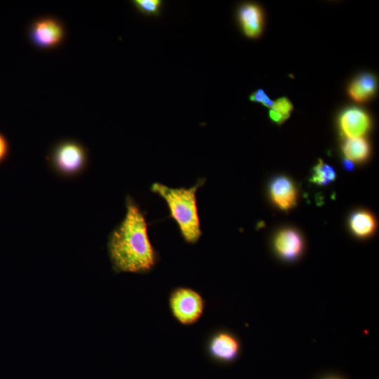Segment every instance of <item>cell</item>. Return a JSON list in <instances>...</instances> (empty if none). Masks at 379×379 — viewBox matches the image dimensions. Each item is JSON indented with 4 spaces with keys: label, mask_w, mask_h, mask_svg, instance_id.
I'll return each instance as SVG.
<instances>
[{
    "label": "cell",
    "mask_w": 379,
    "mask_h": 379,
    "mask_svg": "<svg viewBox=\"0 0 379 379\" xmlns=\"http://www.w3.org/2000/svg\"><path fill=\"white\" fill-rule=\"evenodd\" d=\"M331 379H336V378H331Z\"/></svg>",
    "instance_id": "cell-22"
},
{
    "label": "cell",
    "mask_w": 379,
    "mask_h": 379,
    "mask_svg": "<svg viewBox=\"0 0 379 379\" xmlns=\"http://www.w3.org/2000/svg\"><path fill=\"white\" fill-rule=\"evenodd\" d=\"M343 166L346 171H351L354 168V163L345 158L343 161Z\"/></svg>",
    "instance_id": "cell-20"
},
{
    "label": "cell",
    "mask_w": 379,
    "mask_h": 379,
    "mask_svg": "<svg viewBox=\"0 0 379 379\" xmlns=\"http://www.w3.org/2000/svg\"><path fill=\"white\" fill-rule=\"evenodd\" d=\"M168 305L173 318L180 324L191 326L204 314L205 300L197 291L189 287H177L171 291Z\"/></svg>",
    "instance_id": "cell-4"
},
{
    "label": "cell",
    "mask_w": 379,
    "mask_h": 379,
    "mask_svg": "<svg viewBox=\"0 0 379 379\" xmlns=\"http://www.w3.org/2000/svg\"><path fill=\"white\" fill-rule=\"evenodd\" d=\"M377 88V80L370 73H363L349 85L348 94L356 102H364L372 98Z\"/></svg>",
    "instance_id": "cell-11"
},
{
    "label": "cell",
    "mask_w": 379,
    "mask_h": 379,
    "mask_svg": "<svg viewBox=\"0 0 379 379\" xmlns=\"http://www.w3.org/2000/svg\"><path fill=\"white\" fill-rule=\"evenodd\" d=\"M370 145L363 137L347 138L343 145L345 158L354 162L365 161L370 154Z\"/></svg>",
    "instance_id": "cell-13"
},
{
    "label": "cell",
    "mask_w": 379,
    "mask_h": 379,
    "mask_svg": "<svg viewBox=\"0 0 379 379\" xmlns=\"http://www.w3.org/2000/svg\"><path fill=\"white\" fill-rule=\"evenodd\" d=\"M237 18L245 36L256 39L261 35L264 26V15L262 9L258 4H241L237 10Z\"/></svg>",
    "instance_id": "cell-7"
},
{
    "label": "cell",
    "mask_w": 379,
    "mask_h": 379,
    "mask_svg": "<svg viewBox=\"0 0 379 379\" xmlns=\"http://www.w3.org/2000/svg\"><path fill=\"white\" fill-rule=\"evenodd\" d=\"M336 174L333 168L319 159L313 168L311 181L319 185H326L335 180Z\"/></svg>",
    "instance_id": "cell-14"
},
{
    "label": "cell",
    "mask_w": 379,
    "mask_h": 379,
    "mask_svg": "<svg viewBox=\"0 0 379 379\" xmlns=\"http://www.w3.org/2000/svg\"><path fill=\"white\" fill-rule=\"evenodd\" d=\"M269 117L272 121L277 123V124H281L283 122L288 119V118H286L281 114L272 109L269 110Z\"/></svg>",
    "instance_id": "cell-19"
},
{
    "label": "cell",
    "mask_w": 379,
    "mask_h": 379,
    "mask_svg": "<svg viewBox=\"0 0 379 379\" xmlns=\"http://www.w3.org/2000/svg\"><path fill=\"white\" fill-rule=\"evenodd\" d=\"M270 197L280 209L287 211L295 206L297 200V190L293 182L284 176L277 177L270 185Z\"/></svg>",
    "instance_id": "cell-10"
},
{
    "label": "cell",
    "mask_w": 379,
    "mask_h": 379,
    "mask_svg": "<svg viewBox=\"0 0 379 379\" xmlns=\"http://www.w3.org/2000/svg\"><path fill=\"white\" fill-rule=\"evenodd\" d=\"M262 104L266 107L271 108L273 104V101L270 98H268V96H267L262 101Z\"/></svg>",
    "instance_id": "cell-21"
},
{
    "label": "cell",
    "mask_w": 379,
    "mask_h": 379,
    "mask_svg": "<svg viewBox=\"0 0 379 379\" xmlns=\"http://www.w3.org/2000/svg\"><path fill=\"white\" fill-rule=\"evenodd\" d=\"M272 109L281 114L286 118H289L291 113L293 109L291 102L286 97L279 98L273 102Z\"/></svg>",
    "instance_id": "cell-16"
},
{
    "label": "cell",
    "mask_w": 379,
    "mask_h": 379,
    "mask_svg": "<svg viewBox=\"0 0 379 379\" xmlns=\"http://www.w3.org/2000/svg\"><path fill=\"white\" fill-rule=\"evenodd\" d=\"M48 162L55 173L73 178L84 171L88 165V153L81 143L65 140L56 143L48 155Z\"/></svg>",
    "instance_id": "cell-3"
},
{
    "label": "cell",
    "mask_w": 379,
    "mask_h": 379,
    "mask_svg": "<svg viewBox=\"0 0 379 379\" xmlns=\"http://www.w3.org/2000/svg\"><path fill=\"white\" fill-rule=\"evenodd\" d=\"M371 123L369 115L357 107L346 109L338 118L340 130L347 138L362 137L369 131Z\"/></svg>",
    "instance_id": "cell-8"
},
{
    "label": "cell",
    "mask_w": 379,
    "mask_h": 379,
    "mask_svg": "<svg viewBox=\"0 0 379 379\" xmlns=\"http://www.w3.org/2000/svg\"><path fill=\"white\" fill-rule=\"evenodd\" d=\"M349 225L356 236L364 238L371 236L375 232L376 220L370 212L358 211L350 215Z\"/></svg>",
    "instance_id": "cell-12"
},
{
    "label": "cell",
    "mask_w": 379,
    "mask_h": 379,
    "mask_svg": "<svg viewBox=\"0 0 379 379\" xmlns=\"http://www.w3.org/2000/svg\"><path fill=\"white\" fill-rule=\"evenodd\" d=\"M9 151V143L6 138L0 133V164L7 159Z\"/></svg>",
    "instance_id": "cell-17"
},
{
    "label": "cell",
    "mask_w": 379,
    "mask_h": 379,
    "mask_svg": "<svg viewBox=\"0 0 379 379\" xmlns=\"http://www.w3.org/2000/svg\"><path fill=\"white\" fill-rule=\"evenodd\" d=\"M65 28L60 20L52 17L34 20L29 29L30 41L37 48L48 49L60 45L65 37Z\"/></svg>",
    "instance_id": "cell-5"
},
{
    "label": "cell",
    "mask_w": 379,
    "mask_h": 379,
    "mask_svg": "<svg viewBox=\"0 0 379 379\" xmlns=\"http://www.w3.org/2000/svg\"><path fill=\"white\" fill-rule=\"evenodd\" d=\"M265 92L260 88L252 92L249 95V100L254 102L262 103L265 98L267 97Z\"/></svg>",
    "instance_id": "cell-18"
},
{
    "label": "cell",
    "mask_w": 379,
    "mask_h": 379,
    "mask_svg": "<svg viewBox=\"0 0 379 379\" xmlns=\"http://www.w3.org/2000/svg\"><path fill=\"white\" fill-rule=\"evenodd\" d=\"M124 218L108 237L107 251L116 273H146L156 265L157 253L148 236L144 213L127 195Z\"/></svg>",
    "instance_id": "cell-1"
},
{
    "label": "cell",
    "mask_w": 379,
    "mask_h": 379,
    "mask_svg": "<svg viewBox=\"0 0 379 379\" xmlns=\"http://www.w3.org/2000/svg\"><path fill=\"white\" fill-rule=\"evenodd\" d=\"M274 246L277 254L286 260L298 258L302 251L303 241L300 234L293 229L279 231L274 239Z\"/></svg>",
    "instance_id": "cell-9"
},
{
    "label": "cell",
    "mask_w": 379,
    "mask_h": 379,
    "mask_svg": "<svg viewBox=\"0 0 379 379\" xmlns=\"http://www.w3.org/2000/svg\"><path fill=\"white\" fill-rule=\"evenodd\" d=\"M240 343L229 331H219L213 333L206 343V352L209 357L220 363L234 361L240 352Z\"/></svg>",
    "instance_id": "cell-6"
},
{
    "label": "cell",
    "mask_w": 379,
    "mask_h": 379,
    "mask_svg": "<svg viewBox=\"0 0 379 379\" xmlns=\"http://www.w3.org/2000/svg\"><path fill=\"white\" fill-rule=\"evenodd\" d=\"M204 182L205 179H199L189 188H172L154 182L150 188L165 201L171 217L177 223L184 240L189 244L196 243L201 236L196 192Z\"/></svg>",
    "instance_id": "cell-2"
},
{
    "label": "cell",
    "mask_w": 379,
    "mask_h": 379,
    "mask_svg": "<svg viewBox=\"0 0 379 379\" xmlns=\"http://www.w3.org/2000/svg\"><path fill=\"white\" fill-rule=\"evenodd\" d=\"M131 2L140 13L148 17L159 16L164 4L162 0H133Z\"/></svg>",
    "instance_id": "cell-15"
}]
</instances>
